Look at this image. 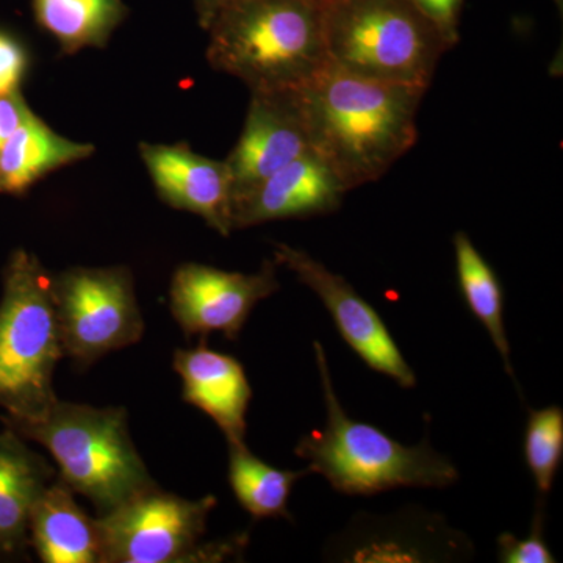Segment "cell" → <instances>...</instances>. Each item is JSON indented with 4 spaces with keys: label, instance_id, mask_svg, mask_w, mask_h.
I'll return each mask as SVG.
<instances>
[{
    "label": "cell",
    "instance_id": "cell-1",
    "mask_svg": "<svg viewBox=\"0 0 563 563\" xmlns=\"http://www.w3.org/2000/svg\"><path fill=\"white\" fill-rule=\"evenodd\" d=\"M310 150L347 191L372 184L418 140L424 91L358 76L329 62L292 90Z\"/></svg>",
    "mask_w": 563,
    "mask_h": 563
},
{
    "label": "cell",
    "instance_id": "cell-2",
    "mask_svg": "<svg viewBox=\"0 0 563 563\" xmlns=\"http://www.w3.org/2000/svg\"><path fill=\"white\" fill-rule=\"evenodd\" d=\"M313 352L325 424L306 433L295 448L312 474H320L344 496H374L406 487L442 490L461 481L454 462L432 446L428 429L420 443L407 446L372 424L352 420L336 395L328 355L318 340Z\"/></svg>",
    "mask_w": 563,
    "mask_h": 563
},
{
    "label": "cell",
    "instance_id": "cell-3",
    "mask_svg": "<svg viewBox=\"0 0 563 563\" xmlns=\"http://www.w3.org/2000/svg\"><path fill=\"white\" fill-rule=\"evenodd\" d=\"M207 32L211 68L251 92L296 90L329 60L314 0H229Z\"/></svg>",
    "mask_w": 563,
    "mask_h": 563
},
{
    "label": "cell",
    "instance_id": "cell-4",
    "mask_svg": "<svg viewBox=\"0 0 563 563\" xmlns=\"http://www.w3.org/2000/svg\"><path fill=\"white\" fill-rule=\"evenodd\" d=\"M3 424L46 448L60 470L57 476L99 515L157 487L133 443L124 407L101 409L57 399L38 420Z\"/></svg>",
    "mask_w": 563,
    "mask_h": 563
},
{
    "label": "cell",
    "instance_id": "cell-5",
    "mask_svg": "<svg viewBox=\"0 0 563 563\" xmlns=\"http://www.w3.org/2000/svg\"><path fill=\"white\" fill-rule=\"evenodd\" d=\"M52 276L36 255L16 250L3 269L0 299L2 421H35L57 402L54 374L63 357Z\"/></svg>",
    "mask_w": 563,
    "mask_h": 563
},
{
    "label": "cell",
    "instance_id": "cell-6",
    "mask_svg": "<svg viewBox=\"0 0 563 563\" xmlns=\"http://www.w3.org/2000/svg\"><path fill=\"white\" fill-rule=\"evenodd\" d=\"M325 52L340 68L428 91L450 51L412 0H339L322 9Z\"/></svg>",
    "mask_w": 563,
    "mask_h": 563
},
{
    "label": "cell",
    "instance_id": "cell-7",
    "mask_svg": "<svg viewBox=\"0 0 563 563\" xmlns=\"http://www.w3.org/2000/svg\"><path fill=\"white\" fill-rule=\"evenodd\" d=\"M214 496L187 499L157 487L96 518L101 563L220 562L242 555L247 539L202 544Z\"/></svg>",
    "mask_w": 563,
    "mask_h": 563
},
{
    "label": "cell",
    "instance_id": "cell-8",
    "mask_svg": "<svg viewBox=\"0 0 563 563\" xmlns=\"http://www.w3.org/2000/svg\"><path fill=\"white\" fill-rule=\"evenodd\" d=\"M63 354L88 366L143 339L144 320L128 266L66 269L52 276Z\"/></svg>",
    "mask_w": 563,
    "mask_h": 563
},
{
    "label": "cell",
    "instance_id": "cell-9",
    "mask_svg": "<svg viewBox=\"0 0 563 563\" xmlns=\"http://www.w3.org/2000/svg\"><path fill=\"white\" fill-rule=\"evenodd\" d=\"M474 555L468 533L418 504L390 514L357 512L321 550L322 561L342 563H461Z\"/></svg>",
    "mask_w": 563,
    "mask_h": 563
},
{
    "label": "cell",
    "instance_id": "cell-10",
    "mask_svg": "<svg viewBox=\"0 0 563 563\" xmlns=\"http://www.w3.org/2000/svg\"><path fill=\"white\" fill-rule=\"evenodd\" d=\"M274 262L285 266L324 303L336 331L373 372L390 377L399 387H417L412 366L404 358L383 317L355 291L350 282L331 272L309 252L274 243Z\"/></svg>",
    "mask_w": 563,
    "mask_h": 563
},
{
    "label": "cell",
    "instance_id": "cell-11",
    "mask_svg": "<svg viewBox=\"0 0 563 563\" xmlns=\"http://www.w3.org/2000/svg\"><path fill=\"white\" fill-rule=\"evenodd\" d=\"M280 290L277 263L263 262L257 273L224 272L202 263H184L174 272L169 301L174 320L187 336L220 332L236 340L252 310Z\"/></svg>",
    "mask_w": 563,
    "mask_h": 563
},
{
    "label": "cell",
    "instance_id": "cell-12",
    "mask_svg": "<svg viewBox=\"0 0 563 563\" xmlns=\"http://www.w3.org/2000/svg\"><path fill=\"white\" fill-rule=\"evenodd\" d=\"M140 155L166 206L190 211L220 235H231L233 184L224 161L203 157L187 143H140Z\"/></svg>",
    "mask_w": 563,
    "mask_h": 563
},
{
    "label": "cell",
    "instance_id": "cell-13",
    "mask_svg": "<svg viewBox=\"0 0 563 563\" xmlns=\"http://www.w3.org/2000/svg\"><path fill=\"white\" fill-rule=\"evenodd\" d=\"M310 151L291 91L251 92L242 135L224 161L232 176L233 198Z\"/></svg>",
    "mask_w": 563,
    "mask_h": 563
},
{
    "label": "cell",
    "instance_id": "cell-14",
    "mask_svg": "<svg viewBox=\"0 0 563 563\" xmlns=\"http://www.w3.org/2000/svg\"><path fill=\"white\" fill-rule=\"evenodd\" d=\"M346 187L324 162L306 152L268 179L233 198V232L265 222L307 220L342 207Z\"/></svg>",
    "mask_w": 563,
    "mask_h": 563
},
{
    "label": "cell",
    "instance_id": "cell-15",
    "mask_svg": "<svg viewBox=\"0 0 563 563\" xmlns=\"http://www.w3.org/2000/svg\"><path fill=\"white\" fill-rule=\"evenodd\" d=\"M174 369L184 384V401L209 415L228 444L246 443L252 388L242 363L210 350L202 339L199 346L174 352Z\"/></svg>",
    "mask_w": 563,
    "mask_h": 563
},
{
    "label": "cell",
    "instance_id": "cell-16",
    "mask_svg": "<svg viewBox=\"0 0 563 563\" xmlns=\"http://www.w3.org/2000/svg\"><path fill=\"white\" fill-rule=\"evenodd\" d=\"M49 462L10 428L0 431V559H18L31 544L33 507L55 479Z\"/></svg>",
    "mask_w": 563,
    "mask_h": 563
},
{
    "label": "cell",
    "instance_id": "cell-17",
    "mask_svg": "<svg viewBox=\"0 0 563 563\" xmlns=\"http://www.w3.org/2000/svg\"><path fill=\"white\" fill-rule=\"evenodd\" d=\"M31 544L44 563H101L98 523L58 476L33 507Z\"/></svg>",
    "mask_w": 563,
    "mask_h": 563
},
{
    "label": "cell",
    "instance_id": "cell-18",
    "mask_svg": "<svg viewBox=\"0 0 563 563\" xmlns=\"http://www.w3.org/2000/svg\"><path fill=\"white\" fill-rule=\"evenodd\" d=\"M95 151L90 143L52 131L32 111L0 150V192L24 195L47 174L87 161Z\"/></svg>",
    "mask_w": 563,
    "mask_h": 563
},
{
    "label": "cell",
    "instance_id": "cell-19",
    "mask_svg": "<svg viewBox=\"0 0 563 563\" xmlns=\"http://www.w3.org/2000/svg\"><path fill=\"white\" fill-rule=\"evenodd\" d=\"M36 24L57 41L63 55L102 49L129 16L122 0H32Z\"/></svg>",
    "mask_w": 563,
    "mask_h": 563
},
{
    "label": "cell",
    "instance_id": "cell-20",
    "mask_svg": "<svg viewBox=\"0 0 563 563\" xmlns=\"http://www.w3.org/2000/svg\"><path fill=\"white\" fill-rule=\"evenodd\" d=\"M455 269L463 299L472 310L474 318L484 325L493 346L498 351L506 373L517 385L512 365L509 336L504 321V290L495 269L488 265L483 254L474 246L468 233L459 231L453 236Z\"/></svg>",
    "mask_w": 563,
    "mask_h": 563
},
{
    "label": "cell",
    "instance_id": "cell-21",
    "mask_svg": "<svg viewBox=\"0 0 563 563\" xmlns=\"http://www.w3.org/2000/svg\"><path fill=\"white\" fill-rule=\"evenodd\" d=\"M312 474L309 468L280 470L252 454L246 443L229 444V485L240 506L254 520L285 518L291 521L288 499L292 487Z\"/></svg>",
    "mask_w": 563,
    "mask_h": 563
},
{
    "label": "cell",
    "instance_id": "cell-22",
    "mask_svg": "<svg viewBox=\"0 0 563 563\" xmlns=\"http://www.w3.org/2000/svg\"><path fill=\"white\" fill-rule=\"evenodd\" d=\"M525 461L536 483L537 496L548 498L563 462V409H529L525 431Z\"/></svg>",
    "mask_w": 563,
    "mask_h": 563
},
{
    "label": "cell",
    "instance_id": "cell-23",
    "mask_svg": "<svg viewBox=\"0 0 563 563\" xmlns=\"http://www.w3.org/2000/svg\"><path fill=\"white\" fill-rule=\"evenodd\" d=\"M544 526H547V499L537 496L531 531L525 539H518L512 532H503L496 539L498 561L501 563L558 562V559L551 553L547 540H544Z\"/></svg>",
    "mask_w": 563,
    "mask_h": 563
},
{
    "label": "cell",
    "instance_id": "cell-24",
    "mask_svg": "<svg viewBox=\"0 0 563 563\" xmlns=\"http://www.w3.org/2000/svg\"><path fill=\"white\" fill-rule=\"evenodd\" d=\"M27 66L24 46L10 33L0 31V96L20 91Z\"/></svg>",
    "mask_w": 563,
    "mask_h": 563
},
{
    "label": "cell",
    "instance_id": "cell-25",
    "mask_svg": "<svg viewBox=\"0 0 563 563\" xmlns=\"http://www.w3.org/2000/svg\"><path fill=\"white\" fill-rule=\"evenodd\" d=\"M433 22L444 41H446L450 49L457 46L461 41V14L463 0H412Z\"/></svg>",
    "mask_w": 563,
    "mask_h": 563
},
{
    "label": "cell",
    "instance_id": "cell-26",
    "mask_svg": "<svg viewBox=\"0 0 563 563\" xmlns=\"http://www.w3.org/2000/svg\"><path fill=\"white\" fill-rule=\"evenodd\" d=\"M32 113L20 91L0 96V150Z\"/></svg>",
    "mask_w": 563,
    "mask_h": 563
},
{
    "label": "cell",
    "instance_id": "cell-27",
    "mask_svg": "<svg viewBox=\"0 0 563 563\" xmlns=\"http://www.w3.org/2000/svg\"><path fill=\"white\" fill-rule=\"evenodd\" d=\"M228 2L229 0H195L196 14L203 31L210 27L211 22Z\"/></svg>",
    "mask_w": 563,
    "mask_h": 563
},
{
    "label": "cell",
    "instance_id": "cell-28",
    "mask_svg": "<svg viewBox=\"0 0 563 563\" xmlns=\"http://www.w3.org/2000/svg\"><path fill=\"white\" fill-rule=\"evenodd\" d=\"M314 2H317L321 9H324V7L331 5L333 2H339V0H314Z\"/></svg>",
    "mask_w": 563,
    "mask_h": 563
}]
</instances>
